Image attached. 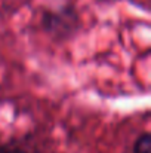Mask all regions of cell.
<instances>
[{"label": "cell", "instance_id": "6da1fadb", "mask_svg": "<svg viewBox=\"0 0 151 153\" xmlns=\"http://www.w3.org/2000/svg\"><path fill=\"white\" fill-rule=\"evenodd\" d=\"M43 25L49 33H55L56 36L62 34L65 37L70 31L77 28V15L70 6H61L45 13Z\"/></svg>", "mask_w": 151, "mask_h": 153}, {"label": "cell", "instance_id": "7a4b0ae2", "mask_svg": "<svg viewBox=\"0 0 151 153\" xmlns=\"http://www.w3.org/2000/svg\"><path fill=\"white\" fill-rule=\"evenodd\" d=\"M132 153H151V135L150 132H142L141 135L136 137L133 147H132Z\"/></svg>", "mask_w": 151, "mask_h": 153}, {"label": "cell", "instance_id": "3957f363", "mask_svg": "<svg viewBox=\"0 0 151 153\" xmlns=\"http://www.w3.org/2000/svg\"><path fill=\"white\" fill-rule=\"evenodd\" d=\"M0 153H30L21 147H12V146H1L0 147Z\"/></svg>", "mask_w": 151, "mask_h": 153}]
</instances>
